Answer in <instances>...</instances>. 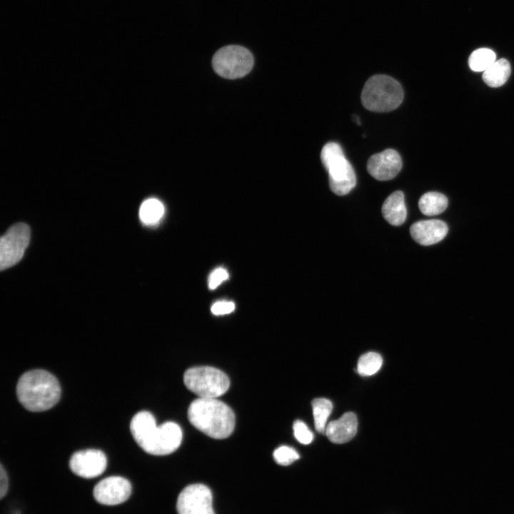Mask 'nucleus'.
<instances>
[{"label": "nucleus", "instance_id": "24", "mask_svg": "<svg viewBox=\"0 0 514 514\" xmlns=\"http://www.w3.org/2000/svg\"><path fill=\"white\" fill-rule=\"evenodd\" d=\"M229 277L228 271L223 268L215 269L208 278V287L213 290L216 288L221 283Z\"/></svg>", "mask_w": 514, "mask_h": 514}, {"label": "nucleus", "instance_id": "16", "mask_svg": "<svg viewBox=\"0 0 514 514\" xmlns=\"http://www.w3.org/2000/svg\"><path fill=\"white\" fill-rule=\"evenodd\" d=\"M510 72L509 62L505 59H500L483 71L482 78L488 86L499 87L507 81Z\"/></svg>", "mask_w": 514, "mask_h": 514}, {"label": "nucleus", "instance_id": "15", "mask_svg": "<svg viewBox=\"0 0 514 514\" xmlns=\"http://www.w3.org/2000/svg\"><path fill=\"white\" fill-rule=\"evenodd\" d=\"M381 210L384 218L390 224H403L407 216L403 193L401 191L392 193L383 202Z\"/></svg>", "mask_w": 514, "mask_h": 514}, {"label": "nucleus", "instance_id": "13", "mask_svg": "<svg viewBox=\"0 0 514 514\" xmlns=\"http://www.w3.org/2000/svg\"><path fill=\"white\" fill-rule=\"evenodd\" d=\"M446 223L438 219L420 221L410 228L412 238L422 246H430L443 240L448 233Z\"/></svg>", "mask_w": 514, "mask_h": 514}, {"label": "nucleus", "instance_id": "18", "mask_svg": "<svg viewBox=\"0 0 514 514\" xmlns=\"http://www.w3.org/2000/svg\"><path fill=\"white\" fill-rule=\"evenodd\" d=\"M164 206L158 199L151 198L145 200L139 208V218L147 226L158 223L164 214Z\"/></svg>", "mask_w": 514, "mask_h": 514}, {"label": "nucleus", "instance_id": "17", "mask_svg": "<svg viewBox=\"0 0 514 514\" xmlns=\"http://www.w3.org/2000/svg\"><path fill=\"white\" fill-rule=\"evenodd\" d=\"M447 206V198L443 194L435 191L424 193L418 201V207L421 213L430 216L441 213Z\"/></svg>", "mask_w": 514, "mask_h": 514}, {"label": "nucleus", "instance_id": "6", "mask_svg": "<svg viewBox=\"0 0 514 514\" xmlns=\"http://www.w3.org/2000/svg\"><path fill=\"white\" fill-rule=\"evenodd\" d=\"M183 382L186 388L203 398H217L229 388L230 381L221 370L210 367H193L186 371Z\"/></svg>", "mask_w": 514, "mask_h": 514}, {"label": "nucleus", "instance_id": "10", "mask_svg": "<svg viewBox=\"0 0 514 514\" xmlns=\"http://www.w3.org/2000/svg\"><path fill=\"white\" fill-rule=\"evenodd\" d=\"M131 489L130 482L125 478L110 476L95 485L93 495L95 500L101 504L116 505L128 499Z\"/></svg>", "mask_w": 514, "mask_h": 514}, {"label": "nucleus", "instance_id": "11", "mask_svg": "<svg viewBox=\"0 0 514 514\" xmlns=\"http://www.w3.org/2000/svg\"><path fill=\"white\" fill-rule=\"evenodd\" d=\"M107 459L105 454L96 449H86L74 453L69 460L71 471L84 478H94L106 470Z\"/></svg>", "mask_w": 514, "mask_h": 514}, {"label": "nucleus", "instance_id": "20", "mask_svg": "<svg viewBox=\"0 0 514 514\" xmlns=\"http://www.w3.org/2000/svg\"><path fill=\"white\" fill-rule=\"evenodd\" d=\"M496 55L493 51L487 48L475 50L468 59L470 68L474 71H485L495 61Z\"/></svg>", "mask_w": 514, "mask_h": 514}, {"label": "nucleus", "instance_id": "26", "mask_svg": "<svg viewBox=\"0 0 514 514\" xmlns=\"http://www.w3.org/2000/svg\"><path fill=\"white\" fill-rule=\"evenodd\" d=\"M9 488V478L4 466L0 468V498H4L6 495Z\"/></svg>", "mask_w": 514, "mask_h": 514}, {"label": "nucleus", "instance_id": "14", "mask_svg": "<svg viewBox=\"0 0 514 514\" xmlns=\"http://www.w3.org/2000/svg\"><path fill=\"white\" fill-rule=\"evenodd\" d=\"M358 420L352 412L344 413L339 419L331 421L326 426V435L334 443H344L356 434Z\"/></svg>", "mask_w": 514, "mask_h": 514}, {"label": "nucleus", "instance_id": "19", "mask_svg": "<svg viewBox=\"0 0 514 514\" xmlns=\"http://www.w3.org/2000/svg\"><path fill=\"white\" fill-rule=\"evenodd\" d=\"M311 405L316 430L326 434V422L333 408L332 403L326 398H316L313 400Z\"/></svg>", "mask_w": 514, "mask_h": 514}, {"label": "nucleus", "instance_id": "8", "mask_svg": "<svg viewBox=\"0 0 514 514\" xmlns=\"http://www.w3.org/2000/svg\"><path fill=\"white\" fill-rule=\"evenodd\" d=\"M30 240V228L24 223L10 227L0 240V268L7 269L23 257Z\"/></svg>", "mask_w": 514, "mask_h": 514}, {"label": "nucleus", "instance_id": "3", "mask_svg": "<svg viewBox=\"0 0 514 514\" xmlns=\"http://www.w3.org/2000/svg\"><path fill=\"white\" fill-rule=\"evenodd\" d=\"M188 418L195 428L214 439L228 438L235 427L232 409L217 398L194 400L188 407Z\"/></svg>", "mask_w": 514, "mask_h": 514}, {"label": "nucleus", "instance_id": "23", "mask_svg": "<svg viewBox=\"0 0 514 514\" xmlns=\"http://www.w3.org/2000/svg\"><path fill=\"white\" fill-rule=\"evenodd\" d=\"M293 433L296 440L302 444H309L313 439L312 432L301 420H296L293 423Z\"/></svg>", "mask_w": 514, "mask_h": 514}, {"label": "nucleus", "instance_id": "25", "mask_svg": "<svg viewBox=\"0 0 514 514\" xmlns=\"http://www.w3.org/2000/svg\"><path fill=\"white\" fill-rule=\"evenodd\" d=\"M235 310V303L232 301L222 300L214 303L211 311L216 316L226 315L232 313Z\"/></svg>", "mask_w": 514, "mask_h": 514}, {"label": "nucleus", "instance_id": "21", "mask_svg": "<svg viewBox=\"0 0 514 514\" xmlns=\"http://www.w3.org/2000/svg\"><path fill=\"white\" fill-rule=\"evenodd\" d=\"M383 363L381 355L369 352L362 355L358 361L357 371L362 376H370L377 373Z\"/></svg>", "mask_w": 514, "mask_h": 514}, {"label": "nucleus", "instance_id": "12", "mask_svg": "<svg viewBox=\"0 0 514 514\" xmlns=\"http://www.w3.org/2000/svg\"><path fill=\"white\" fill-rule=\"evenodd\" d=\"M402 168L400 154L394 149L387 148L372 155L368 160V173L378 181H388L397 176Z\"/></svg>", "mask_w": 514, "mask_h": 514}, {"label": "nucleus", "instance_id": "7", "mask_svg": "<svg viewBox=\"0 0 514 514\" xmlns=\"http://www.w3.org/2000/svg\"><path fill=\"white\" fill-rule=\"evenodd\" d=\"M251 52L239 45H228L218 49L213 56L215 72L223 78L235 79L248 74L253 66Z\"/></svg>", "mask_w": 514, "mask_h": 514}, {"label": "nucleus", "instance_id": "4", "mask_svg": "<svg viewBox=\"0 0 514 514\" xmlns=\"http://www.w3.org/2000/svg\"><path fill=\"white\" fill-rule=\"evenodd\" d=\"M403 99L400 84L393 78L378 74L369 78L361 92L363 106L371 111L388 112L398 108Z\"/></svg>", "mask_w": 514, "mask_h": 514}, {"label": "nucleus", "instance_id": "2", "mask_svg": "<svg viewBox=\"0 0 514 514\" xmlns=\"http://www.w3.org/2000/svg\"><path fill=\"white\" fill-rule=\"evenodd\" d=\"M16 395L28 410L41 412L54 407L61 397V387L49 372L35 369L24 373L19 379Z\"/></svg>", "mask_w": 514, "mask_h": 514}, {"label": "nucleus", "instance_id": "9", "mask_svg": "<svg viewBox=\"0 0 514 514\" xmlns=\"http://www.w3.org/2000/svg\"><path fill=\"white\" fill-rule=\"evenodd\" d=\"M176 509L178 514H215L210 489L199 483L186 486L178 495Z\"/></svg>", "mask_w": 514, "mask_h": 514}, {"label": "nucleus", "instance_id": "5", "mask_svg": "<svg viewBox=\"0 0 514 514\" xmlns=\"http://www.w3.org/2000/svg\"><path fill=\"white\" fill-rule=\"evenodd\" d=\"M321 160L328 173L329 186L332 192L343 196L356 186L354 169L338 143L325 144L321 152Z\"/></svg>", "mask_w": 514, "mask_h": 514}, {"label": "nucleus", "instance_id": "22", "mask_svg": "<svg viewBox=\"0 0 514 514\" xmlns=\"http://www.w3.org/2000/svg\"><path fill=\"white\" fill-rule=\"evenodd\" d=\"M276 462L281 465H288L299 458L297 451L292 447L282 445L273 452Z\"/></svg>", "mask_w": 514, "mask_h": 514}, {"label": "nucleus", "instance_id": "1", "mask_svg": "<svg viewBox=\"0 0 514 514\" xmlns=\"http://www.w3.org/2000/svg\"><path fill=\"white\" fill-rule=\"evenodd\" d=\"M130 430L137 444L151 455H168L182 440V430L177 423L169 421L157 425L154 416L148 411H140L133 417Z\"/></svg>", "mask_w": 514, "mask_h": 514}]
</instances>
